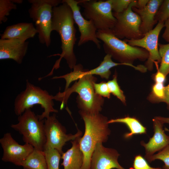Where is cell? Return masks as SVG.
I'll use <instances>...</instances> for the list:
<instances>
[{"instance_id":"1","label":"cell","mask_w":169,"mask_h":169,"mask_svg":"<svg viewBox=\"0 0 169 169\" xmlns=\"http://www.w3.org/2000/svg\"><path fill=\"white\" fill-rule=\"evenodd\" d=\"M75 23L72 10L67 3L62 1L61 5L53 8L52 30L56 31L60 35L62 53L49 56L59 55L60 57L56 61L51 72L45 78L52 75L54 70L59 68L63 58L71 69L76 64L77 59L74 50L77 40Z\"/></svg>"},{"instance_id":"2","label":"cell","mask_w":169,"mask_h":169,"mask_svg":"<svg viewBox=\"0 0 169 169\" xmlns=\"http://www.w3.org/2000/svg\"><path fill=\"white\" fill-rule=\"evenodd\" d=\"M97 80V78L93 75H83L71 87L65 90L63 92L59 91L55 95L53 96V100L61 102V110L67 104L71 94L76 92L78 94L76 101L80 110L90 114L100 113L104 104V99L95 93L94 84Z\"/></svg>"},{"instance_id":"3","label":"cell","mask_w":169,"mask_h":169,"mask_svg":"<svg viewBox=\"0 0 169 169\" xmlns=\"http://www.w3.org/2000/svg\"><path fill=\"white\" fill-rule=\"evenodd\" d=\"M84 120L85 131L79 144L83 152L84 162L81 169H90L91 157L98 143H105L111 133L107 117L100 113L90 114L79 110Z\"/></svg>"},{"instance_id":"4","label":"cell","mask_w":169,"mask_h":169,"mask_svg":"<svg viewBox=\"0 0 169 169\" xmlns=\"http://www.w3.org/2000/svg\"><path fill=\"white\" fill-rule=\"evenodd\" d=\"M97 37L103 42V47L106 54L112 58L126 65L129 66L141 72H145L147 69L143 65L135 66L133 63L138 59L144 61L147 59L149 54L147 51L142 48L132 46L125 41L117 38L111 29L98 30Z\"/></svg>"},{"instance_id":"5","label":"cell","mask_w":169,"mask_h":169,"mask_svg":"<svg viewBox=\"0 0 169 169\" xmlns=\"http://www.w3.org/2000/svg\"><path fill=\"white\" fill-rule=\"evenodd\" d=\"M53 100V95L46 90L33 85L27 79L25 90L18 94L15 99L14 111L18 116L34 105H39L44 111L38 116L39 120H43L48 117L51 113L58 112V110L54 107Z\"/></svg>"},{"instance_id":"6","label":"cell","mask_w":169,"mask_h":169,"mask_svg":"<svg viewBox=\"0 0 169 169\" xmlns=\"http://www.w3.org/2000/svg\"><path fill=\"white\" fill-rule=\"evenodd\" d=\"M28 12L35 23L39 42L47 47L51 43V34L53 8L62 3L60 0H28Z\"/></svg>"},{"instance_id":"7","label":"cell","mask_w":169,"mask_h":169,"mask_svg":"<svg viewBox=\"0 0 169 169\" xmlns=\"http://www.w3.org/2000/svg\"><path fill=\"white\" fill-rule=\"evenodd\" d=\"M18 122L12 124L11 127L23 136L25 143L34 148L44 151L46 139L44 129V119L40 120L31 109L26 110L18 116Z\"/></svg>"},{"instance_id":"8","label":"cell","mask_w":169,"mask_h":169,"mask_svg":"<svg viewBox=\"0 0 169 169\" xmlns=\"http://www.w3.org/2000/svg\"><path fill=\"white\" fill-rule=\"evenodd\" d=\"M79 4L84 8L83 17L92 21L97 30L113 29L116 20L112 12V0H81Z\"/></svg>"},{"instance_id":"9","label":"cell","mask_w":169,"mask_h":169,"mask_svg":"<svg viewBox=\"0 0 169 169\" xmlns=\"http://www.w3.org/2000/svg\"><path fill=\"white\" fill-rule=\"evenodd\" d=\"M137 1L134 0L128 8L121 13L113 12L116 21L111 30L114 35L120 39L124 38L128 40L137 39L144 36L140 29V18L132 9L136 6Z\"/></svg>"},{"instance_id":"10","label":"cell","mask_w":169,"mask_h":169,"mask_svg":"<svg viewBox=\"0 0 169 169\" xmlns=\"http://www.w3.org/2000/svg\"><path fill=\"white\" fill-rule=\"evenodd\" d=\"M44 129L46 142L44 150L54 149L61 155L63 153L62 148L66 142L81 137L82 135L79 130L74 134H67L65 127L57 120L54 113L44 119Z\"/></svg>"},{"instance_id":"11","label":"cell","mask_w":169,"mask_h":169,"mask_svg":"<svg viewBox=\"0 0 169 169\" xmlns=\"http://www.w3.org/2000/svg\"><path fill=\"white\" fill-rule=\"evenodd\" d=\"M164 27V23L158 22L155 28L145 34L142 38L124 40L132 46L142 48L148 52L149 56L145 66L149 70L153 69L154 63L161 62V59L159 51L158 41L160 33Z\"/></svg>"},{"instance_id":"12","label":"cell","mask_w":169,"mask_h":169,"mask_svg":"<svg viewBox=\"0 0 169 169\" xmlns=\"http://www.w3.org/2000/svg\"><path fill=\"white\" fill-rule=\"evenodd\" d=\"M0 143L3 150L2 161L18 166H21L22 162L34 149L32 145L28 144H19L9 132L4 134L0 139Z\"/></svg>"},{"instance_id":"13","label":"cell","mask_w":169,"mask_h":169,"mask_svg":"<svg viewBox=\"0 0 169 169\" xmlns=\"http://www.w3.org/2000/svg\"><path fill=\"white\" fill-rule=\"evenodd\" d=\"M62 1L67 3L70 7L75 23L78 26L80 34L78 46H81L91 41L95 44L98 49H100V42L96 35L97 30L92 22L85 19L81 13L79 5L80 1L63 0Z\"/></svg>"},{"instance_id":"14","label":"cell","mask_w":169,"mask_h":169,"mask_svg":"<svg viewBox=\"0 0 169 169\" xmlns=\"http://www.w3.org/2000/svg\"><path fill=\"white\" fill-rule=\"evenodd\" d=\"M120 154L116 149L106 147L102 143H98L92 154L90 169H126L118 161ZM128 169H134L130 168Z\"/></svg>"},{"instance_id":"15","label":"cell","mask_w":169,"mask_h":169,"mask_svg":"<svg viewBox=\"0 0 169 169\" xmlns=\"http://www.w3.org/2000/svg\"><path fill=\"white\" fill-rule=\"evenodd\" d=\"M154 133L147 143L143 141L141 145L145 149L144 158L147 160L155 153L159 151L169 144V136L166 135L163 129V124L154 118L152 119Z\"/></svg>"},{"instance_id":"16","label":"cell","mask_w":169,"mask_h":169,"mask_svg":"<svg viewBox=\"0 0 169 169\" xmlns=\"http://www.w3.org/2000/svg\"><path fill=\"white\" fill-rule=\"evenodd\" d=\"M29 43L18 39H0V59H11L21 64L26 55Z\"/></svg>"},{"instance_id":"17","label":"cell","mask_w":169,"mask_h":169,"mask_svg":"<svg viewBox=\"0 0 169 169\" xmlns=\"http://www.w3.org/2000/svg\"><path fill=\"white\" fill-rule=\"evenodd\" d=\"M162 0H149L143 8L139 9L133 7V11L140 17L141 23L140 27L142 34L144 35L153 29L156 23L155 18Z\"/></svg>"},{"instance_id":"18","label":"cell","mask_w":169,"mask_h":169,"mask_svg":"<svg viewBox=\"0 0 169 169\" xmlns=\"http://www.w3.org/2000/svg\"><path fill=\"white\" fill-rule=\"evenodd\" d=\"M38 33L31 23H20L7 26L1 35V39H18L26 41Z\"/></svg>"},{"instance_id":"19","label":"cell","mask_w":169,"mask_h":169,"mask_svg":"<svg viewBox=\"0 0 169 169\" xmlns=\"http://www.w3.org/2000/svg\"><path fill=\"white\" fill-rule=\"evenodd\" d=\"M79 137L71 141V147L61 155V164L64 169H81L84 162V155L79 146Z\"/></svg>"},{"instance_id":"20","label":"cell","mask_w":169,"mask_h":169,"mask_svg":"<svg viewBox=\"0 0 169 169\" xmlns=\"http://www.w3.org/2000/svg\"><path fill=\"white\" fill-rule=\"evenodd\" d=\"M108 123L109 124L119 123L125 124L130 130L129 132L126 133L124 135L126 139L130 138L134 135L145 134L146 132V128L135 117L127 116L112 119L109 120Z\"/></svg>"},{"instance_id":"21","label":"cell","mask_w":169,"mask_h":169,"mask_svg":"<svg viewBox=\"0 0 169 169\" xmlns=\"http://www.w3.org/2000/svg\"><path fill=\"white\" fill-rule=\"evenodd\" d=\"M21 166L23 169H47L44 151L34 148Z\"/></svg>"},{"instance_id":"22","label":"cell","mask_w":169,"mask_h":169,"mask_svg":"<svg viewBox=\"0 0 169 169\" xmlns=\"http://www.w3.org/2000/svg\"><path fill=\"white\" fill-rule=\"evenodd\" d=\"M120 65H125L123 64L113 62L111 56L109 54H106L99 66L90 70L85 69L84 75L87 74L97 75L100 76L102 78L108 79L111 73L110 69L112 67Z\"/></svg>"},{"instance_id":"23","label":"cell","mask_w":169,"mask_h":169,"mask_svg":"<svg viewBox=\"0 0 169 169\" xmlns=\"http://www.w3.org/2000/svg\"><path fill=\"white\" fill-rule=\"evenodd\" d=\"M22 0H0V23L6 22L10 12L17 8V4H21Z\"/></svg>"},{"instance_id":"24","label":"cell","mask_w":169,"mask_h":169,"mask_svg":"<svg viewBox=\"0 0 169 169\" xmlns=\"http://www.w3.org/2000/svg\"><path fill=\"white\" fill-rule=\"evenodd\" d=\"M158 48L161 60L158 70L166 76L169 74V43L159 44Z\"/></svg>"},{"instance_id":"25","label":"cell","mask_w":169,"mask_h":169,"mask_svg":"<svg viewBox=\"0 0 169 169\" xmlns=\"http://www.w3.org/2000/svg\"><path fill=\"white\" fill-rule=\"evenodd\" d=\"M47 164V169H59V164L61 154L53 148L44 150Z\"/></svg>"},{"instance_id":"26","label":"cell","mask_w":169,"mask_h":169,"mask_svg":"<svg viewBox=\"0 0 169 169\" xmlns=\"http://www.w3.org/2000/svg\"><path fill=\"white\" fill-rule=\"evenodd\" d=\"M113 79L108 81L107 84L110 93L116 97L124 104H126L125 97L123 91L118 85L117 81V74L115 72Z\"/></svg>"},{"instance_id":"27","label":"cell","mask_w":169,"mask_h":169,"mask_svg":"<svg viewBox=\"0 0 169 169\" xmlns=\"http://www.w3.org/2000/svg\"><path fill=\"white\" fill-rule=\"evenodd\" d=\"M156 160H161L164 163V164L162 167V169H169V144L158 153L154 154L147 161L151 163Z\"/></svg>"},{"instance_id":"28","label":"cell","mask_w":169,"mask_h":169,"mask_svg":"<svg viewBox=\"0 0 169 169\" xmlns=\"http://www.w3.org/2000/svg\"><path fill=\"white\" fill-rule=\"evenodd\" d=\"M164 87L163 83H155L153 86L152 92L148 97L150 100L159 102L164 97Z\"/></svg>"},{"instance_id":"29","label":"cell","mask_w":169,"mask_h":169,"mask_svg":"<svg viewBox=\"0 0 169 169\" xmlns=\"http://www.w3.org/2000/svg\"><path fill=\"white\" fill-rule=\"evenodd\" d=\"M169 18V0H163L156 14V21L165 23Z\"/></svg>"},{"instance_id":"30","label":"cell","mask_w":169,"mask_h":169,"mask_svg":"<svg viewBox=\"0 0 169 169\" xmlns=\"http://www.w3.org/2000/svg\"><path fill=\"white\" fill-rule=\"evenodd\" d=\"M133 167L134 169H162L161 167H151L145 158L140 154L137 155L135 157Z\"/></svg>"},{"instance_id":"31","label":"cell","mask_w":169,"mask_h":169,"mask_svg":"<svg viewBox=\"0 0 169 169\" xmlns=\"http://www.w3.org/2000/svg\"><path fill=\"white\" fill-rule=\"evenodd\" d=\"M134 0H112L113 12L120 13L125 10Z\"/></svg>"},{"instance_id":"32","label":"cell","mask_w":169,"mask_h":169,"mask_svg":"<svg viewBox=\"0 0 169 169\" xmlns=\"http://www.w3.org/2000/svg\"><path fill=\"white\" fill-rule=\"evenodd\" d=\"M94 86L95 93L97 94L102 97L108 99L110 98V93L107 82L105 81H102L99 83L95 82Z\"/></svg>"},{"instance_id":"33","label":"cell","mask_w":169,"mask_h":169,"mask_svg":"<svg viewBox=\"0 0 169 169\" xmlns=\"http://www.w3.org/2000/svg\"><path fill=\"white\" fill-rule=\"evenodd\" d=\"M164 27L165 29L162 35V37L165 41L169 43V18L165 21Z\"/></svg>"},{"instance_id":"34","label":"cell","mask_w":169,"mask_h":169,"mask_svg":"<svg viewBox=\"0 0 169 169\" xmlns=\"http://www.w3.org/2000/svg\"><path fill=\"white\" fill-rule=\"evenodd\" d=\"M159 102H164L167 105L169 109V84L164 87V96L163 98Z\"/></svg>"},{"instance_id":"35","label":"cell","mask_w":169,"mask_h":169,"mask_svg":"<svg viewBox=\"0 0 169 169\" xmlns=\"http://www.w3.org/2000/svg\"><path fill=\"white\" fill-rule=\"evenodd\" d=\"M166 76L158 70L156 73L154 77V80L155 83H163L166 79Z\"/></svg>"},{"instance_id":"36","label":"cell","mask_w":169,"mask_h":169,"mask_svg":"<svg viewBox=\"0 0 169 169\" xmlns=\"http://www.w3.org/2000/svg\"><path fill=\"white\" fill-rule=\"evenodd\" d=\"M149 1V0H137L136 4L134 7L137 9H141L147 5Z\"/></svg>"},{"instance_id":"37","label":"cell","mask_w":169,"mask_h":169,"mask_svg":"<svg viewBox=\"0 0 169 169\" xmlns=\"http://www.w3.org/2000/svg\"><path fill=\"white\" fill-rule=\"evenodd\" d=\"M163 124L167 123L169 125V117H164L160 116H156L154 117Z\"/></svg>"},{"instance_id":"38","label":"cell","mask_w":169,"mask_h":169,"mask_svg":"<svg viewBox=\"0 0 169 169\" xmlns=\"http://www.w3.org/2000/svg\"><path fill=\"white\" fill-rule=\"evenodd\" d=\"M164 130L165 131L169 132V129L166 127H165L164 128Z\"/></svg>"}]
</instances>
